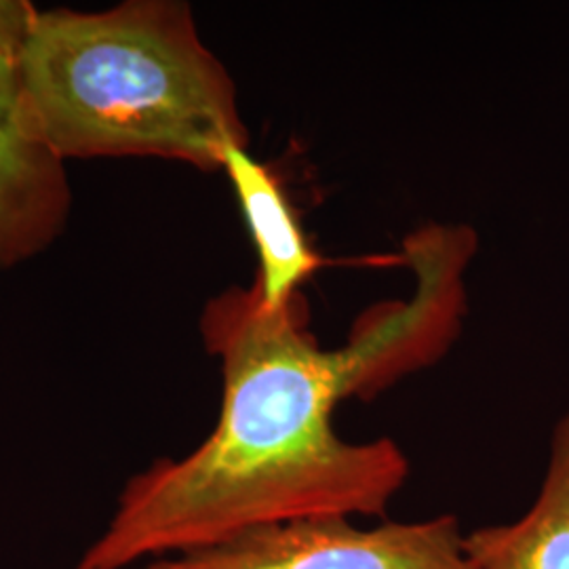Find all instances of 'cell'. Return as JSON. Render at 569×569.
Segmentation results:
<instances>
[{
  "mask_svg": "<svg viewBox=\"0 0 569 569\" xmlns=\"http://www.w3.org/2000/svg\"><path fill=\"white\" fill-rule=\"evenodd\" d=\"M201 336L222 361L218 425L182 460L129 481L77 569L136 568L305 519L382 517L406 486L392 439L336 432L333 409L361 399L363 371L348 342H317L305 293L268 308L253 284L230 287L204 306Z\"/></svg>",
  "mask_w": 569,
  "mask_h": 569,
  "instance_id": "1",
  "label": "cell"
},
{
  "mask_svg": "<svg viewBox=\"0 0 569 569\" xmlns=\"http://www.w3.org/2000/svg\"><path fill=\"white\" fill-rule=\"evenodd\" d=\"M23 98L61 161L157 157L222 169L247 146L237 84L178 0L39 11L20 53Z\"/></svg>",
  "mask_w": 569,
  "mask_h": 569,
  "instance_id": "2",
  "label": "cell"
},
{
  "mask_svg": "<svg viewBox=\"0 0 569 569\" xmlns=\"http://www.w3.org/2000/svg\"><path fill=\"white\" fill-rule=\"evenodd\" d=\"M140 569H475L456 517L357 528L346 517L247 531Z\"/></svg>",
  "mask_w": 569,
  "mask_h": 569,
  "instance_id": "3",
  "label": "cell"
},
{
  "mask_svg": "<svg viewBox=\"0 0 569 569\" xmlns=\"http://www.w3.org/2000/svg\"><path fill=\"white\" fill-rule=\"evenodd\" d=\"M63 163L32 121L20 58L0 51V270L37 256L60 234L70 209Z\"/></svg>",
  "mask_w": 569,
  "mask_h": 569,
  "instance_id": "4",
  "label": "cell"
},
{
  "mask_svg": "<svg viewBox=\"0 0 569 569\" xmlns=\"http://www.w3.org/2000/svg\"><path fill=\"white\" fill-rule=\"evenodd\" d=\"M222 169L256 244L260 270L253 289L262 305L279 308L302 293L300 287L321 266V258L308 243L281 178L268 164L251 157L247 146H230Z\"/></svg>",
  "mask_w": 569,
  "mask_h": 569,
  "instance_id": "5",
  "label": "cell"
},
{
  "mask_svg": "<svg viewBox=\"0 0 569 569\" xmlns=\"http://www.w3.org/2000/svg\"><path fill=\"white\" fill-rule=\"evenodd\" d=\"M475 569H569V413L552 439L549 472L528 515L465 536Z\"/></svg>",
  "mask_w": 569,
  "mask_h": 569,
  "instance_id": "6",
  "label": "cell"
},
{
  "mask_svg": "<svg viewBox=\"0 0 569 569\" xmlns=\"http://www.w3.org/2000/svg\"><path fill=\"white\" fill-rule=\"evenodd\" d=\"M39 9L26 0H0V51L20 58Z\"/></svg>",
  "mask_w": 569,
  "mask_h": 569,
  "instance_id": "7",
  "label": "cell"
}]
</instances>
